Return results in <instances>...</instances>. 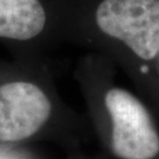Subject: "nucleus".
Instances as JSON below:
<instances>
[{
	"mask_svg": "<svg viewBox=\"0 0 159 159\" xmlns=\"http://www.w3.org/2000/svg\"><path fill=\"white\" fill-rule=\"evenodd\" d=\"M117 67L90 52L80 58L74 78L87 119L104 148L117 159H158L156 114L140 96L116 81Z\"/></svg>",
	"mask_w": 159,
	"mask_h": 159,
	"instance_id": "nucleus-3",
	"label": "nucleus"
},
{
	"mask_svg": "<svg viewBox=\"0 0 159 159\" xmlns=\"http://www.w3.org/2000/svg\"><path fill=\"white\" fill-rule=\"evenodd\" d=\"M24 146L0 145V159H25L21 148Z\"/></svg>",
	"mask_w": 159,
	"mask_h": 159,
	"instance_id": "nucleus-6",
	"label": "nucleus"
},
{
	"mask_svg": "<svg viewBox=\"0 0 159 159\" xmlns=\"http://www.w3.org/2000/svg\"><path fill=\"white\" fill-rule=\"evenodd\" d=\"M0 41L23 51L19 54L59 41L53 1L0 0Z\"/></svg>",
	"mask_w": 159,
	"mask_h": 159,
	"instance_id": "nucleus-4",
	"label": "nucleus"
},
{
	"mask_svg": "<svg viewBox=\"0 0 159 159\" xmlns=\"http://www.w3.org/2000/svg\"><path fill=\"white\" fill-rule=\"evenodd\" d=\"M89 127L60 98L50 70L35 54L0 61V145L51 142L77 148Z\"/></svg>",
	"mask_w": 159,
	"mask_h": 159,
	"instance_id": "nucleus-2",
	"label": "nucleus"
},
{
	"mask_svg": "<svg viewBox=\"0 0 159 159\" xmlns=\"http://www.w3.org/2000/svg\"><path fill=\"white\" fill-rule=\"evenodd\" d=\"M58 38L110 60L140 93L159 51V0H52Z\"/></svg>",
	"mask_w": 159,
	"mask_h": 159,
	"instance_id": "nucleus-1",
	"label": "nucleus"
},
{
	"mask_svg": "<svg viewBox=\"0 0 159 159\" xmlns=\"http://www.w3.org/2000/svg\"><path fill=\"white\" fill-rule=\"evenodd\" d=\"M139 96L148 102L153 113L159 116V51L148 71Z\"/></svg>",
	"mask_w": 159,
	"mask_h": 159,
	"instance_id": "nucleus-5",
	"label": "nucleus"
}]
</instances>
